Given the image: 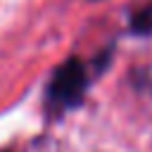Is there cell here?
<instances>
[{"label": "cell", "instance_id": "cell-1", "mask_svg": "<svg viewBox=\"0 0 152 152\" xmlns=\"http://www.w3.org/2000/svg\"><path fill=\"white\" fill-rule=\"evenodd\" d=\"M86 88H88V74H86L83 62L76 57L66 59L64 64H59L55 69V74L48 83V90H45V100H48L50 112L59 114L64 109L81 104Z\"/></svg>", "mask_w": 152, "mask_h": 152}]
</instances>
